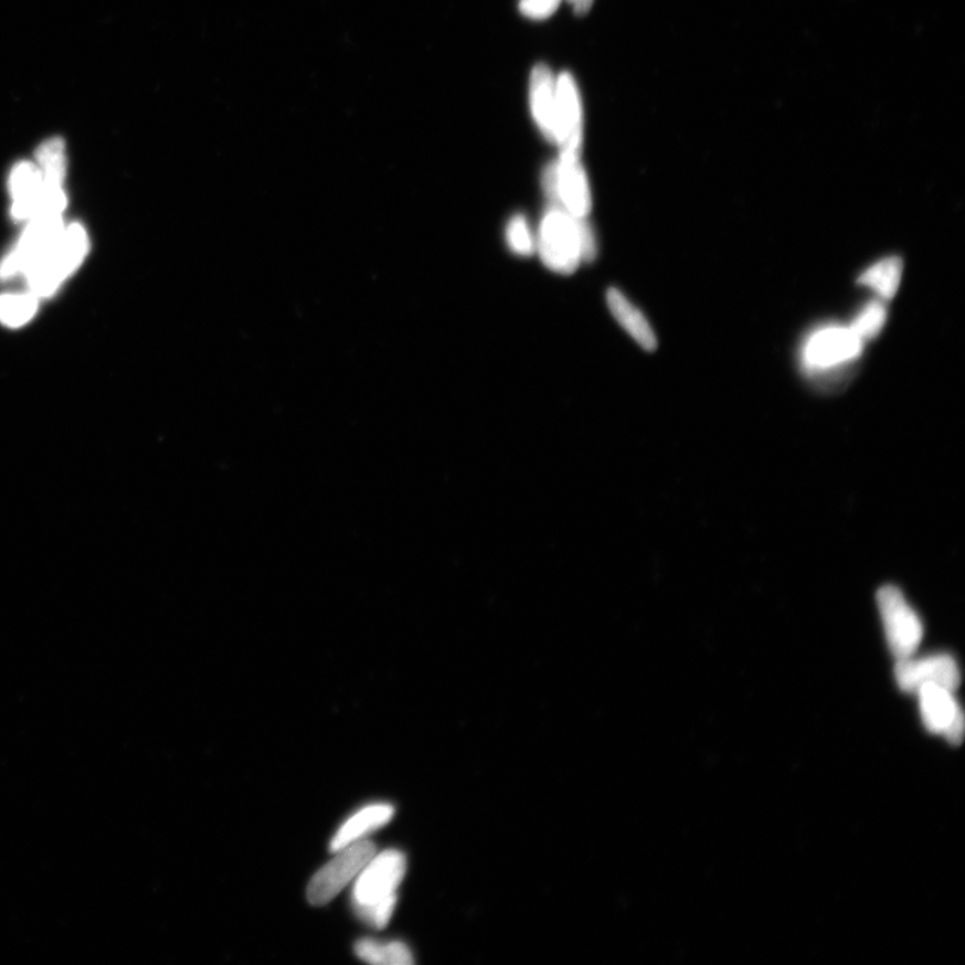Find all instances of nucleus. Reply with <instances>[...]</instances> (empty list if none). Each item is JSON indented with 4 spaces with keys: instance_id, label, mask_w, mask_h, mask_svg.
Listing matches in <instances>:
<instances>
[{
    "instance_id": "obj_1",
    "label": "nucleus",
    "mask_w": 965,
    "mask_h": 965,
    "mask_svg": "<svg viewBox=\"0 0 965 965\" xmlns=\"http://www.w3.org/2000/svg\"><path fill=\"white\" fill-rule=\"evenodd\" d=\"M537 250L548 268L572 274L582 261L597 255V243L585 218H576L561 205H550L539 229Z\"/></svg>"
},
{
    "instance_id": "obj_2",
    "label": "nucleus",
    "mask_w": 965,
    "mask_h": 965,
    "mask_svg": "<svg viewBox=\"0 0 965 965\" xmlns=\"http://www.w3.org/2000/svg\"><path fill=\"white\" fill-rule=\"evenodd\" d=\"M877 605L892 655L898 660L914 656L923 641L924 626L904 593L893 585L882 586L877 593Z\"/></svg>"
},
{
    "instance_id": "obj_3",
    "label": "nucleus",
    "mask_w": 965,
    "mask_h": 965,
    "mask_svg": "<svg viewBox=\"0 0 965 965\" xmlns=\"http://www.w3.org/2000/svg\"><path fill=\"white\" fill-rule=\"evenodd\" d=\"M86 251L85 230L79 224H72L45 258L26 273L31 293L35 297L52 296L61 282L83 262Z\"/></svg>"
},
{
    "instance_id": "obj_4",
    "label": "nucleus",
    "mask_w": 965,
    "mask_h": 965,
    "mask_svg": "<svg viewBox=\"0 0 965 965\" xmlns=\"http://www.w3.org/2000/svg\"><path fill=\"white\" fill-rule=\"evenodd\" d=\"M375 845L369 839L347 846L319 869L307 887V900L311 905L322 906L337 898L352 882L375 855Z\"/></svg>"
},
{
    "instance_id": "obj_5",
    "label": "nucleus",
    "mask_w": 965,
    "mask_h": 965,
    "mask_svg": "<svg viewBox=\"0 0 965 965\" xmlns=\"http://www.w3.org/2000/svg\"><path fill=\"white\" fill-rule=\"evenodd\" d=\"M406 873V858L399 850L374 855L356 877L353 906H371L397 898L396 891Z\"/></svg>"
},
{
    "instance_id": "obj_6",
    "label": "nucleus",
    "mask_w": 965,
    "mask_h": 965,
    "mask_svg": "<svg viewBox=\"0 0 965 965\" xmlns=\"http://www.w3.org/2000/svg\"><path fill=\"white\" fill-rule=\"evenodd\" d=\"M64 230L61 214L31 219V224L21 242L0 266V278L8 279L19 273H28L53 250L64 234Z\"/></svg>"
},
{
    "instance_id": "obj_7",
    "label": "nucleus",
    "mask_w": 965,
    "mask_h": 965,
    "mask_svg": "<svg viewBox=\"0 0 965 965\" xmlns=\"http://www.w3.org/2000/svg\"><path fill=\"white\" fill-rule=\"evenodd\" d=\"M894 678L901 691L916 693L920 688L937 686L956 691L961 686V669L950 655L911 656L898 660Z\"/></svg>"
},
{
    "instance_id": "obj_8",
    "label": "nucleus",
    "mask_w": 965,
    "mask_h": 965,
    "mask_svg": "<svg viewBox=\"0 0 965 965\" xmlns=\"http://www.w3.org/2000/svg\"><path fill=\"white\" fill-rule=\"evenodd\" d=\"M862 344L850 328L830 326L808 338L804 349V362L813 372L846 365L860 356Z\"/></svg>"
},
{
    "instance_id": "obj_9",
    "label": "nucleus",
    "mask_w": 965,
    "mask_h": 965,
    "mask_svg": "<svg viewBox=\"0 0 965 965\" xmlns=\"http://www.w3.org/2000/svg\"><path fill=\"white\" fill-rule=\"evenodd\" d=\"M954 693L937 686H926L916 692L925 729L957 745L963 742L965 719Z\"/></svg>"
},
{
    "instance_id": "obj_10",
    "label": "nucleus",
    "mask_w": 965,
    "mask_h": 965,
    "mask_svg": "<svg viewBox=\"0 0 965 965\" xmlns=\"http://www.w3.org/2000/svg\"><path fill=\"white\" fill-rule=\"evenodd\" d=\"M584 140L582 104L573 75L562 73L556 79L555 144L560 156L581 155Z\"/></svg>"
},
{
    "instance_id": "obj_11",
    "label": "nucleus",
    "mask_w": 965,
    "mask_h": 965,
    "mask_svg": "<svg viewBox=\"0 0 965 965\" xmlns=\"http://www.w3.org/2000/svg\"><path fill=\"white\" fill-rule=\"evenodd\" d=\"M556 162L560 205L573 216L586 218L592 209V198L579 156H560Z\"/></svg>"
},
{
    "instance_id": "obj_12",
    "label": "nucleus",
    "mask_w": 965,
    "mask_h": 965,
    "mask_svg": "<svg viewBox=\"0 0 965 965\" xmlns=\"http://www.w3.org/2000/svg\"><path fill=\"white\" fill-rule=\"evenodd\" d=\"M530 106L544 139L555 142L556 79L547 65H537L531 73Z\"/></svg>"
},
{
    "instance_id": "obj_13",
    "label": "nucleus",
    "mask_w": 965,
    "mask_h": 965,
    "mask_svg": "<svg viewBox=\"0 0 965 965\" xmlns=\"http://www.w3.org/2000/svg\"><path fill=\"white\" fill-rule=\"evenodd\" d=\"M42 172L30 162H21L11 173L10 187L14 205L12 216L18 221H28L40 215L42 197Z\"/></svg>"
},
{
    "instance_id": "obj_14",
    "label": "nucleus",
    "mask_w": 965,
    "mask_h": 965,
    "mask_svg": "<svg viewBox=\"0 0 965 965\" xmlns=\"http://www.w3.org/2000/svg\"><path fill=\"white\" fill-rule=\"evenodd\" d=\"M393 816L394 807L392 805L374 804L362 807L337 830L330 842L331 853H337L347 846L365 839L371 833L390 824Z\"/></svg>"
},
{
    "instance_id": "obj_15",
    "label": "nucleus",
    "mask_w": 965,
    "mask_h": 965,
    "mask_svg": "<svg viewBox=\"0 0 965 965\" xmlns=\"http://www.w3.org/2000/svg\"><path fill=\"white\" fill-rule=\"evenodd\" d=\"M606 300L614 318L635 338L640 347L649 352L657 348V338L647 318L635 305L629 303V299L622 291H618L617 288H611L607 291Z\"/></svg>"
},
{
    "instance_id": "obj_16",
    "label": "nucleus",
    "mask_w": 965,
    "mask_h": 965,
    "mask_svg": "<svg viewBox=\"0 0 965 965\" xmlns=\"http://www.w3.org/2000/svg\"><path fill=\"white\" fill-rule=\"evenodd\" d=\"M901 275L902 261L898 256H891V258L882 259L869 267L858 278V284L872 288L882 299L889 300L899 290Z\"/></svg>"
},
{
    "instance_id": "obj_17",
    "label": "nucleus",
    "mask_w": 965,
    "mask_h": 965,
    "mask_svg": "<svg viewBox=\"0 0 965 965\" xmlns=\"http://www.w3.org/2000/svg\"><path fill=\"white\" fill-rule=\"evenodd\" d=\"M356 955L362 962L380 965H411L412 952L404 943H381L378 940L362 939L354 945Z\"/></svg>"
},
{
    "instance_id": "obj_18",
    "label": "nucleus",
    "mask_w": 965,
    "mask_h": 965,
    "mask_svg": "<svg viewBox=\"0 0 965 965\" xmlns=\"http://www.w3.org/2000/svg\"><path fill=\"white\" fill-rule=\"evenodd\" d=\"M38 300L34 294H11L0 297V322L18 328L35 315Z\"/></svg>"
},
{
    "instance_id": "obj_19",
    "label": "nucleus",
    "mask_w": 965,
    "mask_h": 965,
    "mask_svg": "<svg viewBox=\"0 0 965 965\" xmlns=\"http://www.w3.org/2000/svg\"><path fill=\"white\" fill-rule=\"evenodd\" d=\"M887 321V307L881 300H874L869 304L851 324L850 329L855 331L860 340L867 341L880 335L883 325Z\"/></svg>"
},
{
    "instance_id": "obj_20",
    "label": "nucleus",
    "mask_w": 965,
    "mask_h": 965,
    "mask_svg": "<svg viewBox=\"0 0 965 965\" xmlns=\"http://www.w3.org/2000/svg\"><path fill=\"white\" fill-rule=\"evenodd\" d=\"M506 240L513 253L520 256H530L537 248V241L532 237L528 219L522 215L513 216L507 224Z\"/></svg>"
},
{
    "instance_id": "obj_21",
    "label": "nucleus",
    "mask_w": 965,
    "mask_h": 965,
    "mask_svg": "<svg viewBox=\"0 0 965 965\" xmlns=\"http://www.w3.org/2000/svg\"><path fill=\"white\" fill-rule=\"evenodd\" d=\"M396 905L397 898H393L375 905L354 908V911L363 923L373 926L374 930H384L390 924Z\"/></svg>"
},
{
    "instance_id": "obj_22",
    "label": "nucleus",
    "mask_w": 965,
    "mask_h": 965,
    "mask_svg": "<svg viewBox=\"0 0 965 965\" xmlns=\"http://www.w3.org/2000/svg\"><path fill=\"white\" fill-rule=\"evenodd\" d=\"M561 0H520L519 10L532 21H544L553 15Z\"/></svg>"
},
{
    "instance_id": "obj_23",
    "label": "nucleus",
    "mask_w": 965,
    "mask_h": 965,
    "mask_svg": "<svg viewBox=\"0 0 965 965\" xmlns=\"http://www.w3.org/2000/svg\"><path fill=\"white\" fill-rule=\"evenodd\" d=\"M594 0H575L574 10L576 14L584 15L592 9Z\"/></svg>"
},
{
    "instance_id": "obj_24",
    "label": "nucleus",
    "mask_w": 965,
    "mask_h": 965,
    "mask_svg": "<svg viewBox=\"0 0 965 965\" xmlns=\"http://www.w3.org/2000/svg\"><path fill=\"white\" fill-rule=\"evenodd\" d=\"M570 2H572V3L574 4V3H575V0H570Z\"/></svg>"
}]
</instances>
